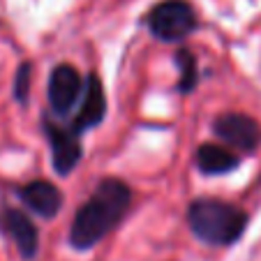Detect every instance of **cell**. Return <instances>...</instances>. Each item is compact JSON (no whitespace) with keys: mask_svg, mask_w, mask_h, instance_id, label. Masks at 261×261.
Wrapping results in <instances>:
<instances>
[{"mask_svg":"<svg viewBox=\"0 0 261 261\" xmlns=\"http://www.w3.org/2000/svg\"><path fill=\"white\" fill-rule=\"evenodd\" d=\"M132 211V188L123 178L107 176L95 185L90 197L76 208L69 224V245L88 252L120 227Z\"/></svg>","mask_w":261,"mask_h":261,"instance_id":"1","label":"cell"},{"mask_svg":"<svg viewBox=\"0 0 261 261\" xmlns=\"http://www.w3.org/2000/svg\"><path fill=\"white\" fill-rule=\"evenodd\" d=\"M185 222L194 238L211 247H229L241 241L250 215L241 206L217 197H197L188 203Z\"/></svg>","mask_w":261,"mask_h":261,"instance_id":"2","label":"cell"},{"mask_svg":"<svg viewBox=\"0 0 261 261\" xmlns=\"http://www.w3.org/2000/svg\"><path fill=\"white\" fill-rule=\"evenodd\" d=\"M146 25L160 42H182L199 30V14L188 0H160L146 14Z\"/></svg>","mask_w":261,"mask_h":261,"instance_id":"3","label":"cell"},{"mask_svg":"<svg viewBox=\"0 0 261 261\" xmlns=\"http://www.w3.org/2000/svg\"><path fill=\"white\" fill-rule=\"evenodd\" d=\"M40 127L44 132L46 141L51 146V164L58 176L67 178L84 160V146L81 137L67 127V123H60V118H54L49 111H44L40 118Z\"/></svg>","mask_w":261,"mask_h":261,"instance_id":"4","label":"cell"},{"mask_svg":"<svg viewBox=\"0 0 261 261\" xmlns=\"http://www.w3.org/2000/svg\"><path fill=\"white\" fill-rule=\"evenodd\" d=\"M213 134L236 155H254L261 146V125L256 118L238 111L220 114L213 120Z\"/></svg>","mask_w":261,"mask_h":261,"instance_id":"5","label":"cell"},{"mask_svg":"<svg viewBox=\"0 0 261 261\" xmlns=\"http://www.w3.org/2000/svg\"><path fill=\"white\" fill-rule=\"evenodd\" d=\"M84 93V79L79 69L69 63H60L51 69L49 84H46V99H49V114L54 118H65L79 104Z\"/></svg>","mask_w":261,"mask_h":261,"instance_id":"6","label":"cell"},{"mask_svg":"<svg viewBox=\"0 0 261 261\" xmlns=\"http://www.w3.org/2000/svg\"><path fill=\"white\" fill-rule=\"evenodd\" d=\"M107 93H104V84L99 79L97 72H88L84 79V93L76 104V114L69 118L67 127L72 129L76 137H84L88 129H95L104 123L107 118Z\"/></svg>","mask_w":261,"mask_h":261,"instance_id":"7","label":"cell"},{"mask_svg":"<svg viewBox=\"0 0 261 261\" xmlns=\"http://www.w3.org/2000/svg\"><path fill=\"white\" fill-rule=\"evenodd\" d=\"M0 231L16 245L23 261H33L40 254V231L23 211L10 206L3 208L0 211Z\"/></svg>","mask_w":261,"mask_h":261,"instance_id":"8","label":"cell"},{"mask_svg":"<svg viewBox=\"0 0 261 261\" xmlns=\"http://www.w3.org/2000/svg\"><path fill=\"white\" fill-rule=\"evenodd\" d=\"M16 197L28 211L40 215L42 220H54L63 208V192L51 180H30L16 190Z\"/></svg>","mask_w":261,"mask_h":261,"instance_id":"9","label":"cell"},{"mask_svg":"<svg viewBox=\"0 0 261 261\" xmlns=\"http://www.w3.org/2000/svg\"><path fill=\"white\" fill-rule=\"evenodd\" d=\"M199 171L203 176H224V173H233L241 167V155L229 150L227 146L220 143H201L194 155Z\"/></svg>","mask_w":261,"mask_h":261,"instance_id":"10","label":"cell"},{"mask_svg":"<svg viewBox=\"0 0 261 261\" xmlns=\"http://www.w3.org/2000/svg\"><path fill=\"white\" fill-rule=\"evenodd\" d=\"M173 65L178 69V84L176 90L180 95H192L197 90L201 74H199V60L190 49H178L173 54Z\"/></svg>","mask_w":261,"mask_h":261,"instance_id":"11","label":"cell"},{"mask_svg":"<svg viewBox=\"0 0 261 261\" xmlns=\"http://www.w3.org/2000/svg\"><path fill=\"white\" fill-rule=\"evenodd\" d=\"M30 81H33V63H21L16 67V74H14V86H12V93H14V99L25 107L28 104V97H30Z\"/></svg>","mask_w":261,"mask_h":261,"instance_id":"12","label":"cell"}]
</instances>
